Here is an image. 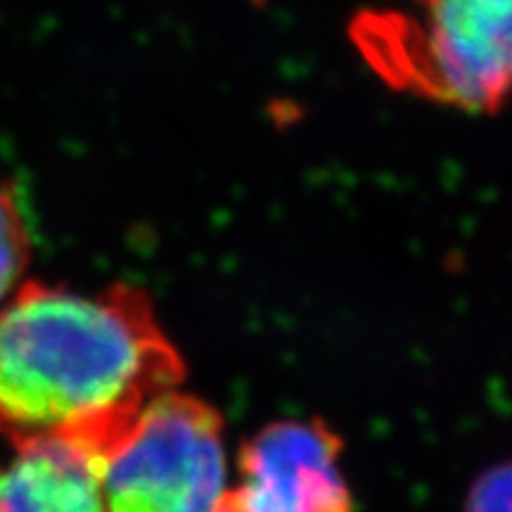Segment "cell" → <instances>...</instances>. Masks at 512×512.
<instances>
[{
  "label": "cell",
  "instance_id": "6da1fadb",
  "mask_svg": "<svg viewBox=\"0 0 512 512\" xmlns=\"http://www.w3.org/2000/svg\"><path fill=\"white\" fill-rule=\"evenodd\" d=\"M183 377L138 287L27 283L0 309V432L12 446L62 439L105 460Z\"/></svg>",
  "mask_w": 512,
  "mask_h": 512
},
{
  "label": "cell",
  "instance_id": "7a4b0ae2",
  "mask_svg": "<svg viewBox=\"0 0 512 512\" xmlns=\"http://www.w3.org/2000/svg\"><path fill=\"white\" fill-rule=\"evenodd\" d=\"M354 36L403 91L472 114L512 102V0H413L411 12L363 15Z\"/></svg>",
  "mask_w": 512,
  "mask_h": 512
},
{
  "label": "cell",
  "instance_id": "3957f363",
  "mask_svg": "<svg viewBox=\"0 0 512 512\" xmlns=\"http://www.w3.org/2000/svg\"><path fill=\"white\" fill-rule=\"evenodd\" d=\"M226 479L219 411L176 389L147 406L102 465L110 512H214Z\"/></svg>",
  "mask_w": 512,
  "mask_h": 512
},
{
  "label": "cell",
  "instance_id": "277c9868",
  "mask_svg": "<svg viewBox=\"0 0 512 512\" xmlns=\"http://www.w3.org/2000/svg\"><path fill=\"white\" fill-rule=\"evenodd\" d=\"M342 439L323 420H278L261 427L238 453V484L228 486L226 512H351L339 470Z\"/></svg>",
  "mask_w": 512,
  "mask_h": 512
},
{
  "label": "cell",
  "instance_id": "5b68a950",
  "mask_svg": "<svg viewBox=\"0 0 512 512\" xmlns=\"http://www.w3.org/2000/svg\"><path fill=\"white\" fill-rule=\"evenodd\" d=\"M102 465L62 439L15 444V456L0 463V512H110Z\"/></svg>",
  "mask_w": 512,
  "mask_h": 512
},
{
  "label": "cell",
  "instance_id": "8992f818",
  "mask_svg": "<svg viewBox=\"0 0 512 512\" xmlns=\"http://www.w3.org/2000/svg\"><path fill=\"white\" fill-rule=\"evenodd\" d=\"M29 230L17 195L0 185V299L8 297L29 264Z\"/></svg>",
  "mask_w": 512,
  "mask_h": 512
},
{
  "label": "cell",
  "instance_id": "52a82bcc",
  "mask_svg": "<svg viewBox=\"0 0 512 512\" xmlns=\"http://www.w3.org/2000/svg\"><path fill=\"white\" fill-rule=\"evenodd\" d=\"M463 512H512V460H503L475 479Z\"/></svg>",
  "mask_w": 512,
  "mask_h": 512
},
{
  "label": "cell",
  "instance_id": "ba28073f",
  "mask_svg": "<svg viewBox=\"0 0 512 512\" xmlns=\"http://www.w3.org/2000/svg\"><path fill=\"white\" fill-rule=\"evenodd\" d=\"M214 512H226V510H221V508H219V505H216V510H214Z\"/></svg>",
  "mask_w": 512,
  "mask_h": 512
}]
</instances>
